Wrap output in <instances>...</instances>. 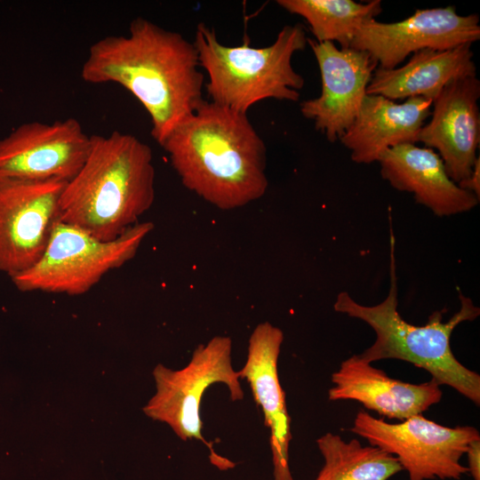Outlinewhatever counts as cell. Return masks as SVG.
<instances>
[{
    "mask_svg": "<svg viewBox=\"0 0 480 480\" xmlns=\"http://www.w3.org/2000/svg\"><path fill=\"white\" fill-rule=\"evenodd\" d=\"M193 43L178 32L138 17L127 36H108L91 45L81 69L90 84L116 83L148 113L160 145L204 102V75Z\"/></svg>",
    "mask_w": 480,
    "mask_h": 480,
    "instance_id": "6da1fadb",
    "label": "cell"
},
{
    "mask_svg": "<svg viewBox=\"0 0 480 480\" xmlns=\"http://www.w3.org/2000/svg\"><path fill=\"white\" fill-rule=\"evenodd\" d=\"M161 147L185 188L217 208L244 206L267 191L266 147L247 114L204 100Z\"/></svg>",
    "mask_w": 480,
    "mask_h": 480,
    "instance_id": "7a4b0ae2",
    "label": "cell"
},
{
    "mask_svg": "<svg viewBox=\"0 0 480 480\" xmlns=\"http://www.w3.org/2000/svg\"><path fill=\"white\" fill-rule=\"evenodd\" d=\"M155 178L146 143L117 131L91 135L87 158L60 197L59 220L98 239L114 240L152 206Z\"/></svg>",
    "mask_w": 480,
    "mask_h": 480,
    "instance_id": "3957f363",
    "label": "cell"
},
{
    "mask_svg": "<svg viewBox=\"0 0 480 480\" xmlns=\"http://www.w3.org/2000/svg\"><path fill=\"white\" fill-rule=\"evenodd\" d=\"M389 290L387 298L374 306L361 305L347 292L337 295L336 312L365 322L374 331L372 346L358 356L372 364L382 359H398L427 371L432 380L457 390L460 395L480 404V375L464 366L453 355L451 336L461 323L473 321L480 308L470 298L460 294V307L447 322L444 310L434 311L424 325L406 322L397 310L398 288L396 270L395 236L390 226Z\"/></svg>",
    "mask_w": 480,
    "mask_h": 480,
    "instance_id": "277c9868",
    "label": "cell"
},
{
    "mask_svg": "<svg viewBox=\"0 0 480 480\" xmlns=\"http://www.w3.org/2000/svg\"><path fill=\"white\" fill-rule=\"evenodd\" d=\"M193 44L208 76L204 87L210 101L247 114L266 99L299 100L305 82L293 69L292 58L308 44L301 24L284 26L272 44L256 48L248 37L240 45L222 44L212 28L199 23Z\"/></svg>",
    "mask_w": 480,
    "mask_h": 480,
    "instance_id": "5b68a950",
    "label": "cell"
},
{
    "mask_svg": "<svg viewBox=\"0 0 480 480\" xmlns=\"http://www.w3.org/2000/svg\"><path fill=\"white\" fill-rule=\"evenodd\" d=\"M153 228L150 221L138 222L117 238L103 241L59 220L40 260L12 282L21 292L84 294L134 258Z\"/></svg>",
    "mask_w": 480,
    "mask_h": 480,
    "instance_id": "8992f818",
    "label": "cell"
},
{
    "mask_svg": "<svg viewBox=\"0 0 480 480\" xmlns=\"http://www.w3.org/2000/svg\"><path fill=\"white\" fill-rule=\"evenodd\" d=\"M232 340L216 336L198 345L181 369L172 370L158 364L153 370L156 394L143 407L152 420L167 424L181 440H199L212 445L202 435L200 406L206 389L216 383L224 384L232 401L244 398L238 372L231 360Z\"/></svg>",
    "mask_w": 480,
    "mask_h": 480,
    "instance_id": "52a82bcc",
    "label": "cell"
},
{
    "mask_svg": "<svg viewBox=\"0 0 480 480\" xmlns=\"http://www.w3.org/2000/svg\"><path fill=\"white\" fill-rule=\"evenodd\" d=\"M350 431L395 456L410 480L460 479L468 473L460 459L469 444L480 439L472 426L449 428L422 414L389 423L360 411Z\"/></svg>",
    "mask_w": 480,
    "mask_h": 480,
    "instance_id": "ba28073f",
    "label": "cell"
},
{
    "mask_svg": "<svg viewBox=\"0 0 480 480\" xmlns=\"http://www.w3.org/2000/svg\"><path fill=\"white\" fill-rule=\"evenodd\" d=\"M91 148L78 120L22 124L0 140V185L15 182H68L80 171Z\"/></svg>",
    "mask_w": 480,
    "mask_h": 480,
    "instance_id": "9c48e42d",
    "label": "cell"
},
{
    "mask_svg": "<svg viewBox=\"0 0 480 480\" xmlns=\"http://www.w3.org/2000/svg\"><path fill=\"white\" fill-rule=\"evenodd\" d=\"M480 39L477 14L462 16L454 6L416 10L397 22L369 20L356 30L349 47L364 51L379 68H396L416 52L447 50Z\"/></svg>",
    "mask_w": 480,
    "mask_h": 480,
    "instance_id": "30bf717a",
    "label": "cell"
},
{
    "mask_svg": "<svg viewBox=\"0 0 480 480\" xmlns=\"http://www.w3.org/2000/svg\"><path fill=\"white\" fill-rule=\"evenodd\" d=\"M67 182L0 185V271L10 277L42 257L59 220V201Z\"/></svg>",
    "mask_w": 480,
    "mask_h": 480,
    "instance_id": "8fae6325",
    "label": "cell"
},
{
    "mask_svg": "<svg viewBox=\"0 0 480 480\" xmlns=\"http://www.w3.org/2000/svg\"><path fill=\"white\" fill-rule=\"evenodd\" d=\"M316 59L322 92L300 103V112L314 120L315 128L334 142L358 116L366 88L378 64L364 51L337 48L332 42L308 38Z\"/></svg>",
    "mask_w": 480,
    "mask_h": 480,
    "instance_id": "7c38bea8",
    "label": "cell"
},
{
    "mask_svg": "<svg viewBox=\"0 0 480 480\" xmlns=\"http://www.w3.org/2000/svg\"><path fill=\"white\" fill-rule=\"evenodd\" d=\"M479 97L476 76L453 80L432 101L431 119L424 124L417 138V142L437 150L448 176L457 184L471 175L477 158Z\"/></svg>",
    "mask_w": 480,
    "mask_h": 480,
    "instance_id": "4fadbf2b",
    "label": "cell"
},
{
    "mask_svg": "<svg viewBox=\"0 0 480 480\" xmlns=\"http://www.w3.org/2000/svg\"><path fill=\"white\" fill-rule=\"evenodd\" d=\"M283 341L284 333L279 327L269 322L259 324L249 338L245 364L237 372L240 379L249 382L269 429L274 479L293 480L289 465L291 417L277 369Z\"/></svg>",
    "mask_w": 480,
    "mask_h": 480,
    "instance_id": "5bb4252c",
    "label": "cell"
},
{
    "mask_svg": "<svg viewBox=\"0 0 480 480\" xmlns=\"http://www.w3.org/2000/svg\"><path fill=\"white\" fill-rule=\"evenodd\" d=\"M331 401L354 400L388 419L401 421L422 414L443 396L432 379L412 384L389 377L385 372L353 355L332 374Z\"/></svg>",
    "mask_w": 480,
    "mask_h": 480,
    "instance_id": "9a60e30c",
    "label": "cell"
},
{
    "mask_svg": "<svg viewBox=\"0 0 480 480\" xmlns=\"http://www.w3.org/2000/svg\"><path fill=\"white\" fill-rule=\"evenodd\" d=\"M378 162L384 180L399 191L412 193L416 203L438 217L471 211L479 203L475 194L448 176L443 160L431 148L404 143L385 151Z\"/></svg>",
    "mask_w": 480,
    "mask_h": 480,
    "instance_id": "2e32d148",
    "label": "cell"
},
{
    "mask_svg": "<svg viewBox=\"0 0 480 480\" xmlns=\"http://www.w3.org/2000/svg\"><path fill=\"white\" fill-rule=\"evenodd\" d=\"M432 100L412 97L402 103L380 95L366 94L357 117L340 137L357 164L379 161L388 149L415 143L420 130L431 115Z\"/></svg>",
    "mask_w": 480,
    "mask_h": 480,
    "instance_id": "e0dca14e",
    "label": "cell"
},
{
    "mask_svg": "<svg viewBox=\"0 0 480 480\" xmlns=\"http://www.w3.org/2000/svg\"><path fill=\"white\" fill-rule=\"evenodd\" d=\"M471 44L447 50L425 49L416 52L398 68H377L366 88V94L380 95L391 100L422 97L434 100L453 80L476 76Z\"/></svg>",
    "mask_w": 480,
    "mask_h": 480,
    "instance_id": "ac0fdd59",
    "label": "cell"
},
{
    "mask_svg": "<svg viewBox=\"0 0 480 480\" xmlns=\"http://www.w3.org/2000/svg\"><path fill=\"white\" fill-rule=\"evenodd\" d=\"M324 464L315 480H388L403 470L397 459L358 440L326 433L316 439Z\"/></svg>",
    "mask_w": 480,
    "mask_h": 480,
    "instance_id": "d6986e66",
    "label": "cell"
},
{
    "mask_svg": "<svg viewBox=\"0 0 480 480\" xmlns=\"http://www.w3.org/2000/svg\"><path fill=\"white\" fill-rule=\"evenodd\" d=\"M292 14L303 17L316 41L338 42L348 48L359 27L382 12L381 2L357 3L352 0H277Z\"/></svg>",
    "mask_w": 480,
    "mask_h": 480,
    "instance_id": "ffe728a7",
    "label": "cell"
},
{
    "mask_svg": "<svg viewBox=\"0 0 480 480\" xmlns=\"http://www.w3.org/2000/svg\"><path fill=\"white\" fill-rule=\"evenodd\" d=\"M465 454L468 457V472L474 480H480V439L471 442Z\"/></svg>",
    "mask_w": 480,
    "mask_h": 480,
    "instance_id": "44dd1931",
    "label": "cell"
},
{
    "mask_svg": "<svg viewBox=\"0 0 480 480\" xmlns=\"http://www.w3.org/2000/svg\"><path fill=\"white\" fill-rule=\"evenodd\" d=\"M458 186L465 189L467 191H469L473 194H475L478 198L480 197V159L479 157L476 158L473 172L471 175L458 183Z\"/></svg>",
    "mask_w": 480,
    "mask_h": 480,
    "instance_id": "7402d4cb",
    "label": "cell"
}]
</instances>
